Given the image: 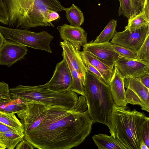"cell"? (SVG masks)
<instances>
[{"mask_svg":"<svg viewBox=\"0 0 149 149\" xmlns=\"http://www.w3.org/2000/svg\"><path fill=\"white\" fill-rule=\"evenodd\" d=\"M93 124L85 98L81 95L70 110L49 106L40 124L24 134V138L36 148L70 149L84 141L91 133Z\"/></svg>","mask_w":149,"mask_h":149,"instance_id":"cell-1","label":"cell"},{"mask_svg":"<svg viewBox=\"0 0 149 149\" xmlns=\"http://www.w3.org/2000/svg\"><path fill=\"white\" fill-rule=\"evenodd\" d=\"M8 14L9 27L28 29L38 26H51L44 20L42 10L45 5L52 10H64L57 0H3Z\"/></svg>","mask_w":149,"mask_h":149,"instance_id":"cell-2","label":"cell"},{"mask_svg":"<svg viewBox=\"0 0 149 149\" xmlns=\"http://www.w3.org/2000/svg\"><path fill=\"white\" fill-rule=\"evenodd\" d=\"M84 87V97L88 113L93 124L98 123L107 126L112 134L111 115L115 103L109 85L87 70Z\"/></svg>","mask_w":149,"mask_h":149,"instance_id":"cell-3","label":"cell"},{"mask_svg":"<svg viewBox=\"0 0 149 149\" xmlns=\"http://www.w3.org/2000/svg\"><path fill=\"white\" fill-rule=\"evenodd\" d=\"M112 134L127 149H140L141 130L144 122L149 119L143 112L128 107L113 106L111 115Z\"/></svg>","mask_w":149,"mask_h":149,"instance_id":"cell-4","label":"cell"},{"mask_svg":"<svg viewBox=\"0 0 149 149\" xmlns=\"http://www.w3.org/2000/svg\"><path fill=\"white\" fill-rule=\"evenodd\" d=\"M12 99H18L25 103H36L46 105L72 109L79 98L77 94L71 91L58 92L42 87L19 85L9 88Z\"/></svg>","mask_w":149,"mask_h":149,"instance_id":"cell-5","label":"cell"},{"mask_svg":"<svg viewBox=\"0 0 149 149\" xmlns=\"http://www.w3.org/2000/svg\"><path fill=\"white\" fill-rule=\"evenodd\" d=\"M0 31L6 39L32 48L52 53L50 44L54 37L46 31L36 33L27 29L0 25Z\"/></svg>","mask_w":149,"mask_h":149,"instance_id":"cell-6","label":"cell"},{"mask_svg":"<svg viewBox=\"0 0 149 149\" xmlns=\"http://www.w3.org/2000/svg\"><path fill=\"white\" fill-rule=\"evenodd\" d=\"M127 102L132 105H137L141 109L149 112V88L143 85L138 78L132 77L124 79Z\"/></svg>","mask_w":149,"mask_h":149,"instance_id":"cell-7","label":"cell"},{"mask_svg":"<svg viewBox=\"0 0 149 149\" xmlns=\"http://www.w3.org/2000/svg\"><path fill=\"white\" fill-rule=\"evenodd\" d=\"M48 106L38 103H27L25 109L17 113L20 120L24 134L38 126L45 117Z\"/></svg>","mask_w":149,"mask_h":149,"instance_id":"cell-8","label":"cell"},{"mask_svg":"<svg viewBox=\"0 0 149 149\" xmlns=\"http://www.w3.org/2000/svg\"><path fill=\"white\" fill-rule=\"evenodd\" d=\"M149 34V25H144L132 31L125 29L116 32L111 42L136 52Z\"/></svg>","mask_w":149,"mask_h":149,"instance_id":"cell-9","label":"cell"},{"mask_svg":"<svg viewBox=\"0 0 149 149\" xmlns=\"http://www.w3.org/2000/svg\"><path fill=\"white\" fill-rule=\"evenodd\" d=\"M72 81L71 74L66 60L63 59L58 63L50 80L41 85L44 88L58 92L70 91Z\"/></svg>","mask_w":149,"mask_h":149,"instance_id":"cell-10","label":"cell"},{"mask_svg":"<svg viewBox=\"0 0 149 149\" xmlns=\"http://www.w3.org/2000/svg\"><path fill=\"white\" fill-rule=\"evenodd\" d=\"M111 42L96 43L91 41L84 44L83 50L87 51L101 61L113 69L116 61L121 56L116 52Z\"/></svg>","mask_w":149,"mask_h":149,"instance_id":"cell-11","label":"cell"},{"mask_svg":"<svg viewBox=\"0 0 149 149\" xmlns=\"http://www.w3.org/2000/svg\"><path fill=\"white\" fill-rule=\"evenodd\" d=\"M114 65L124 79L129 77L138 78L149 75V63L140 60L122 57L115 61Z\"/></svg>","mask_w":149,"mask_h":149,"instance_id":"cell-12","label":"cell"},{"mask_svg":"<svg viewBox=\"0 0 149 149\" xmlns=\"http://www.w3.org/2000/svg\"><path fill=\"white\" fill-rule=\"evenodd\" d=\"M27 51L26 46L6 39L0 48V65L10 67L23 59Z\"/></svg>","mask_w":149,"mask_h":149,"instance_id":"cell-13","label":"cell"},{"mask_svg":"<svg viewBox=\"0 0 149 149\" xmlns=\"http://www.w3.org/2000/svg\"><path fill=\"white\" fill-rule=\"evenodd\" d=\"M60 45L63 49L62 56L69 61L72 67L79 73L84 86L88 70L80 55V47H76L67 41L60 42Z\"/></svg>","mask_w":149,"mask_h":149,"instance_id":"cell-14","label":"cell"},{"mask_svg":"<svg viewBox=\"0 0 149 149\" xmlns=\"http://www.w3.org/2000/svg\"><path fill=\"white\" fill-rule=\"evenodd\" d=\"M57 29L61 38L67 41L77 47H80L87 42V34L81 26L64 24L58 26Z\"/></svg>","mask_w":149,"mask_h":149,"instance_id":"cell-15","label":"cell"},{"mask_svg":"<svg viewBox=\"0 0 149 149\" xmlns=\"http://www.w3.org/2000/svg\"><path fill=\"white\" fill-rule=\"evenodd\" d=\"M124 79L114 65L109 86L115 104L118 106H125L128 104L125 97Z\"/></svg>","mask_w":149,"mask_h":149,"instance_id":"cell-16","label":"cell"},{"mask_svg":"<svg viewBox=\"0 0 149 149\" xmlns=\"http://www.w3.org/2000/svg\"><path fill=\"white\" fill-rule=\"evenodd\" d=\"M118 16L123 15L129 20L142 11L143 5L139 0H119Z\"/></svg>","mask_w":149,"mask_h":149,"instance_id":"cell-17","label":"cell"},{"mask_svg":"<svg viewBox=\"0 0 149 149\" xmlns=\"http://www.w3.org/2000/svg\"><path fill=\"white\" fill-rule=\"evenodd\" d=\"M92 139L98 149H127L121 142L112 135L100 133L94 135Z\"/></svg>","mask_w":149,"mask_h":149,"instance_id":"cell-18","label":"cell"},{"mask_svg":"<svg viewBox=\"0 0 149 149\" xmlns=\"http://www.w3.org/2000/svg\"><path fill=\"white\" fill-rule=\"evenodd\" d=\"M80 52L83 54L90 63L102 75L106 84L109 85L113 69H112L97 59L90 52L83 50Z\"/></svg>","mask_w":149,"mask_h":149,"instance_id":"cell-19","label":"cell"},{"mask_svg":"<svg viewBox=\"0 0 149 149\" xmlns=\"http://www.w3.org/2000/svg\"><path fill=\"white\" fill-rule=\"evenodd\" d=\"M26 105V103L18 99H0V111L17 114L24 109Z\"/></svg>","mask_w":149,"mask_h":149,"instance_id":"cell-20","label":"cell"},{"mask_svg":"<svg viewBox=\"0 0 149 149\" xmlns=\"http://www.w3.org/2000/svg\"><path fill=\"white\" fill-rule=\"evenodd\" d=\"M24 134L12 131L0 133V141L6 148L13 149L24 138Z\"/></svg>","mask_w":149,"mask_h":149,"instance_id":"cell-21","label":"cell"},{"mask_svg":"<svg viewBox=\"0 0 149 149\" xmlns=\"http://www.w3.org/2000/svg\"><path fill=\"white\" fill-rule=\"evenodd\" d=\"M67 19L70 25L80 26L84 22V17L82 12L80 9L72 4L69 8H65Z\"/></svg>","mask_w":149,"mask_h":149,"instance_id":"cell-22","label":"cell"},{"mask_svg":"<svg viewBox=\"0 0 149 149\" xmlns=\"http://www.w3.org/2000/svg\"><path fill=\"white\" fill-rule=\"evenodd\" d=\"M117 26V20L113 19L111 20L93 42L96 43L109 42L113 37L116 32V29Z\"/></svg>","mask_w":149,"mask_h":149,"instance_id":"cell-23","label":"cell"},{"mask_svg":"<svg viewBox=\"0 0 149 149\" xmlns=\"http://www.w3.org/2000/svg\"><path fill=\"white\" fill-rule=\"evenodd\" d=\"M0 122L24 134L22 125L14 113H7L0 111Z\"/></svg>","mask_w":149,"mask_h":149,"instance_id":"cell-24","label":"cell"},{"mask_svg":"<svg viewBox=\"0 0 149 149\" xmlns=\"http://www.w3.org/2000/svg\"><path fill=\"white\" fill-rule=\"evenodd\" d=\"M63 58L66 60L68 63L72 76V81L70 91L84 96V87L79 74L72 67L67 59Z\"/></svg>","mask_w":149,"mask_h":149,"instance_id":"cell-25","label":"cell"},{"mask_svg":"<svg viewBox=\"0 0 149 149\" xmlns=\"http://www.w3.org/2000/svg\"><path fill=\"white\" fill-rule=\"evenodd\" d=\"M149 25V19L142 12L131 19L128 20L125 29L131 31L144 25Z\"/></svg>","mask_w":149,"mask_h":149,"instance_id":"cell-26","label":"cell"},{"mask_svg":"<svg viewBox=\"0 0 149 149\" xmlns=\"http://www.w3.org/2000/svg\"><path fill=\"white\" fill-rule=\"evenodd\" d=\"M149 34L144 42L136 51L138 60L149 63Z\"/></svg>","mask_w":149,"mask_h":149,"instance_id":"cell-27","label":"cell"},{"mask_svg":"<svg viewBox=\"0 0 149 149\" xmlns=\"http://www.w3.org/2000/svg\"><path fill=\"white\" fill-rule=\"evenodd\" d=\"M112 46L114 50L121 57L138 60L136 52L116 44H112Z\"/></svg>","mask_w":149,"mask_h":149,"instance_id":"cell-28","label":"cell"},{"mask_svg":"<svg viewBox=\"0 0 149 149\" xmlns=\"http://www.w3.org/2000/svg\"><path fill=\"white\" fill-rule=\"evenodd\" d=\"M45 20L47 23L53 25L52 22L60 18L57 12L51 10L49 8H47L43 13Z\"/></svg>","mask_w":149,"mask_h":149,"instance_id":"cell-29","label":"cell"},{"mask_svg":"<svg viewBox=\"0 0 149 149\" xmlns=\"http://www.w3.org/2000/svg\"><path fill=\"white\" fill-rule=\"evenodd\" d=\"M141 134L142 141L149 148V119L146 120L143 124Z\"/></svg>","mask_w":149,"mask_h":149,"instance_id":"cell-30","label":"cell"},{"mask_svg":"<svg viewBox=\"0 0 149 149\" xmlns=\"http://www.w3.org/2000/svg\"><path fill=\"white\" fill-rule=\"evenodd\" d=\"M80 53L83 61L87 70L94 73L100 80L104 81L106 84L105 80L99 72L90 63L83 54L81 53L80 52Z\"/></svg>","mask_w":149,"mask_h":149,"instance_id":"cell-31","label":"cell"},{"mask_svg":"<svg viewBox=\"0 0 149 149\" xmlns=\"http://www.w3.org/2000/svg\"><path fill=\"white\" fill-rule=\"evenodd\" d=\"M0 22L3 24L8 23V14L3 0H0Z\"/></svg>","mask_w":149,"mask_h":149,"instance_id":"cell-32","label":"cell"},{"mask_svg":"<svg viewBox=\"0 0 149 149\" xmlns=\"http://www.w3.org/2000/svg\"><path fill=\"white\" fill-rule=\"evenodd\" d=\"M10 99L8 84L3 81L0 82V99Z\"/></svg>","mask_w":149,"mask_h":149,"instance_id":"cell-33","label":"cell"},{"mask_svg":"<svg viewBox=\"0 0 149 149\" xmlns=\"http://www.w3.org/2000/svg\"><path fill=\"white\" fill-rule=\"evenodd\" d=\"M33 146L28 141L24 138L16 146V149H33Z\"/></svg>","mask_w":149,"mask_h":149,"instance_id":"cell-34","label":"cell"},{"mask_svg":"<svg viewBox=\"0 0 149 149\" xmlns=\"http://www.w3.org/2000/svg\"><path fill=\"white\" fill-rule=\"evenodd\" d=\"M149 0H144L142 12L149 19Z\"/></svg>","mask_w":149,"mask_h":149,"instance_id":"cell-35","label":"cell"},{"mask_svg":"<svg viewBox=\"0 0 149 149\" xmlns=\"http://www.w3.org/2000/svg\"><path fill=\"white\" fill-rule=\"evenodd\" d=\"M141 83L149 88V75H146L138 78Z\"/></svg>","mask_w":149,"mask_h":149,"instance_id":"cell-36","label":"cell"},{"mask_svg":"<svg viewBox=\"0 0 149 149\" xmlns=\"http://www.w3.org/2000/svg\"><path fill=\"white\" fill-rule=\"evenodd\" d=\"M8 131H12L19 132L17 130H16L0 122V133Z\"/></svg>","mask_w":149,"mask_h":149,"instance_id":"cell-37","label":"cell"},{"mask_svg":"<svg viewBox=\"0 0 149 149\" xmlns=\"http://www.w3.org/2000/svg\"><path fill=\"white\" fill-rule=\"evenodd\" d=\"M6 39L4 36L0 31V48L3 43Z\"/></svg>","mask_w":149,"mask_h":149,"instance_id":"cell-38","label":"cell"},{"mask_svg":"<svg viewBox=\"0 0 149 149\" xmlns=\"http://www.w3.org/2000/svg\"><path fill=\"white\" fill-rule=\"evenodd\" d=\"M140 149H149L148 148L145 143L141 141L140 145Z\"/></svg>","mask_w":149,"mask_h":149,"instance_id":"cell-39","label":"cell"},{"mask_svg":"<svg viewBox=\"0 0 149 149\" xmlns=\"http://www.w3.org/2000/svg\"><path fill=\"white\" fill-rule=\"evenodd\" d=\"M6 148L5 146L0 144V149H5Z\"/></svg>","mask_w":149,"mask_h":149,"instance_id":"cell-40","label":"cell"},{"mask_svg":"<svg viewBox=\"0 0 149 149\" xmlns=\"http://www.w3.org/2000/svg\"><path fill=\"white\" fill-rule=\"evenodd\" d=\"M139 1L141 4L143 6L144 4V0H139Z\"/></svg>","mask_w":149,"mask_h":149,"instance_id":"cell-41","label":"cell"},{"mask_svg":"<svg viewBox=\"0 0 149 149\" xmlns=\"http://www.w3.org/2000/svg\"><path fill=\"white\" fill-rule=\"evenodd\" d=\"M0 144L3 145V144L0 141Z\"/></svg>","mask_w":149,"mask_h":149,"instance_id":"cell-42","label":"cell"}]
</instances>
